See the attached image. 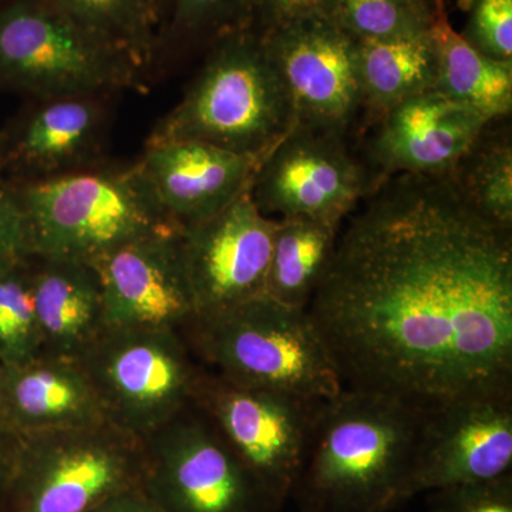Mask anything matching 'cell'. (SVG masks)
Returning <instances> with one entry per match:
<instances>
[{"label":"cell","instance_id":"cell-36","mask_svg":"<svg viewBox=\"0 0 512 512\" xmlns=\"http://www.w3.org/2000/svg\"><path fill=\"white\" fill-rule=\"evenodd\" d=\"M3 366L5 365H3L2 360H0V372H2Z\"/></svg>","mask_w":512,"mask_h":512},{"label":"cell","instance_id":"cell-3","mask_svg":"<svg viewBox=\"0 0 512 512\" xmlns=\"http://www.w3.org/2000/svg\"><path fill=\"white\" fill-rule=\"evenodd\" d=\"M293 126L291 100L261 33L245 26L205 50L200 72L147 143L202 141L262 160Z\"/></svg>","mask_w":512,"mask_h":512},{"label":"cell","instance_id":"cell-28","mask_svg":"<svg viewBox=\"0 0 512 512\" xmlns=\"http://www.w3.org/2000/svg\"><path fill=\"white\" fill-rule=\"evenodd\" d=\"M335 19L356 39L424 35L433 19V0H336Z\"/></svg>","mask_w":512,"mask_h":512},{"label":"cell","instance_id":"cell-20","mask_svg":"<svg viewBox=\"0 0 512 512\" xmlns=\"http://www.w3.org/2000/svg\"><path fill=\"white\" fill-rule=\"evenodd\" d=\"M42 353L80 360L107 329L99 274L89 262L30 258Z\"/></svg>","mask_w":512,"mask_h":512},{"label":"cell","instance_id":"cell-1","mask_svg":"<svg viewBox=\"0 0 512 512\" xmlns=\"http://www.w3.org/2000/svg\"><path fill=\"white\" fill-rule=\"evenodd\" d=\"M362 202L306 308L343 387L421 412L512 393V229L448 175H396Z\"/></svg>","mask_w":512,"mask_h":512},{"label":"cell","instance_id":"cell-32","mask_svg":"<svg viewBox=\"0 0 512 512\" xmlns=\"http://www.w3.org/2000/svg\"><path fill=\"white\" fill-rule=\"evenodd\" d=\"M32 258V241L25 211L12 184L0 180V262Z\"/></svg>","mask_w":512,"mask_h":512},{"label":"cell","instance_id":"cell-12","mask_svg":"<svg viewBox=\"0 0 512 512\" xmlns=\"http://www.w3.org/2000/svg\"><path fill=\"white\" fill-rule=\"evenodd\" d=\"M261 36L295 124L348 137L363 111L355 37L333 18L296 20Z\"/></svg>","mask_w":512,"mask_h":512},{"label":"cell","instance_id":"cell-16","mask_svg":"<svg viewBox=\"0 0 512 512\" xmlns=\"http://www.w3.org/2000/svg\"><path fill=\"white\" fill-rule=\"evenodd\" d=\"M276 227L278 220L259 210L247 188L218 214L183 229L198 316L264 295Z\"/></svg>","mask_w":512,"mask_h":512},{"label":"cell","instance_id":"cell-19","mask_svg":"<svg viewBox=\"0 0 512 512\" xmlns=\"http://www.w3.org/2000/svg\"><path fill=\"white\" fill-rule=\"evenodd\" d=\"M109 421L80 360L42 355L0 372V423L18 436Z\"/></svg>","mask_w":512,"mask_h":512},{"label":"cell","instance_id":"cell-14","mask_svg":"<svg viewBox=\"0 0 512 512\" xmlns=\"http://www.w3.org/2000/svg\"><path fill=\"white\" fill-rule=\"evenodd\" d=\"M109 94L30 100L0 131V180L35 183L106 163Z\"/></svg>","mask_w":512,"mask_h":512},{"label":"cell","instance_id":"cell-33","mask_svg":"<svg viewBox=\"0 0 512 512\" xmlns=\"http://www.w3.org/2000/svg\"><path fill=\"white\" fill-rule=\"evenodd\" d=\"M20 437L0 423V512H10Z\"/></svg>","mask_w":512,"mask_h":512},{"label":"cell","instance_id":"cell-9","mask_svg":"<svg viewBox=\"0 0 512 512\" xmlns=\"http://www.w3.org/2000/svg\"><path fill=\"white\" fill-rule=\"evenodd\" d=\"M320 403L234 383L204 367L192 397L279 511L291 500Z\"/></svg>","mask_w":512,"mask_h":512},{"label":"cell","instance_id":"cell-18","mask_svg":"<svg viewBox=\"0 0 512 512\" xmlns=\"http://www.w3.org/2000/svg\"><path fill=\"white\" fill-rule=\"evenodd\" d=\"M261 160L194 140L146 143L136 161L165 217L185 229L208 220L249 188Z\"/></svg>","mask_w":512,"mask_h":512},{"label":"cell","instance_id":"cell-21","mask_svg":"<svg viewBox=\"0 0 512 512\" xmlns=\"http://www.w3.org/2000/svg\"><path fill=\"white\" fill-rule=\"evenodd\" d=\"M356 72L367 124L396 104L437 89L439 82L429 32L402 39H356Z\"/></svg>","mask_w":512,"mask_h":512},{"label":"cell","instance_id":"cell-22","mask_svg":"<svg viewBox=\"0 0 512 512\" xmlns=\"http://www.w3.org/2000/svg\"><path fill=\"white\" fill-rule=\"evenodd\" d=\"M429 35L439 64L437 90L480 111L487 119L511 117L512 63L484 56L456 32L448 18L446 0H433Z\"/></svg>","mask_w":512,"mask_h":512},{"label":"cell","instance_id":"cell-30","mask_svg":"<svg viewBox=\"0 0 512 512\" xmlns=\"http://www.w3.org/2000/svg\"><path fill=\"white\" fill-rule=\"evenodd\" d=\"M426 512H512V473L485 483L433 491Z\"/></svg>","mask_w":512,"mask_h":512},{"label":"cell","instance_id":"cell-4","mask_svg":"<svg viewBox=\"0 0 512 512\" xmlns=\"http://www.w3.org/2000/svg\"><path fill=\"white\" fill-rule=\"evenodd\" d=\"M183 335L204 369L231 382L318 402L345 389L306 309L268 296L197 316Z\"/></svg>","mask_w":512,"mask_h":512},{"label":"cell","instance_id":"cell-15","mask_svg":"<svg viewBox=\"0 0 512 512\" xmlns=\"http://www.w3.org/2000/svg\"><path fill=\"white\" fill-rule=\"evenodd\" d=\"M183 229L127 242L92 262L103 289L107 329L184 333L198 306L185 264Z\"/></svg>","mask_w":512,"mask_h":512},{"label":"cell","instance_id":"cell-8","mask_svg":"<svg viewBox=\"0 0 512 512\" xmlns=\"http://www.w3.org/2000/svg\"><path fill=\"white\" fill-rule=\"evenodd\" d=\"M107 419L144 440L190 406L202 366L183 333L106 329L80 359Z\"/></svg>","mask_w":512,"mask_h":512},{"label":"cell","instance_id":"cell-34","mask_svg":"<svg viewBox=\"0 0 512 512\" xmlns=\"http://www.w3.org/2000/svg\"><path fill=\"white\" fill-rule=\"evenodd\" d=\"M90 512H165L144 491L143 487L134 488V490L126 491L104 501L99 507L94 508Z\"/></svg>","mask_w":512,"mask_h":512},{"label":"cell","instance_id":"cell-11","mask_svg":"<svg viewBox=\"0 0 512 512\" xmlns=\"http://www.w3.org/2000/svg\"><path fill=\"white\" fill-rule=\"evenodd\" d=\"M373 188V175L350 151L348 137L295 124L262 158L249 192L266 217L343 224Z\"/></svg>","mask_w":512,"mask_h":512},{"label":"cell","instance_id":"cell-6","mask_svg":"<svg viewBox=\"0 0 512 512\" xmlns=\"http://www.w3.org/2000/svg\"><path fill=\"white\" fill-rule=\"evenodd\" d=\"M150 76L47 0H0V92L30 100L146 90Z\"/></svg>","mask_w":512,"mask_h":512},{"label":"cell","instance_id":"cell-2","mask_svg":"<svg viewBox=\"0 0 512 512\" xmlns=\"http://www.w3.org/2000/svg\"><path fill=\"white\" fill-rule=\"evenodd\" d=\"M423 416L365 390L323 400L291 497L299 512H390L409 501Z\"/></svg>","mask_w":512,"mask_h":512},{"label":"cell","instance_id":"cell-35","mask_svg":"<svg viewBox=\"0 0 512 512\" xmlns=\"http://www.w3.org/2000/svg\"><path fill=\"white\" fill-rule=\"evenodd\" d=\"M154 2H156L158 12H160L164 25L165 19H167L168 16V12H170L171 3H173V0H154Z\"/></svg>","mask_w":512,"mask_h":512},{"label":"cell","instance_id":"cell-24","mask_svg":"<svg viewBox=\"0 0 512 512\" xmlns=\"http://www.w3.org/2000/svg\"><path fill=\"white\" fill-rule=\"evenodd\" d=\"M511 117L490 120L458 158L451 183L485 220L512 229Z\"/></svg>","mask_w":512,"mask_h":512},{"label":"cell","instance_id":"cell-17","mask_svg":"<svg viewBox=\"0 0 512 512\" xmlns=\"http://www.w3.org/2000/svg\"><path fill=\"white\" fill-rule=\"evenodd\" d=\"M490 119L440 90L396 104L369 126L367 168L375 187L396 175L444 177Z\"/></svg>","mask_w":512,"mask_h":512},{"label":"cell","instance_id":"cell-31","mask_svg":"<svg viewBox=\"0 0 512 512\" xmlns=\"http://www.w3.org/2000/svg\"><path fill=\"white\" fill-rule=\"evenodd\" d=\"M335 10L336 0H251L249 26L266 33L296 20L335 19Z\"/></svg>","mask_w":512,"mask_h":512},{"label":"cell","instance_id":"cell-26","mask_svg":"<svg viewBox=\"0 0 512 512\" xmlns=\"http://www.w3.org/2000/svg\"><path fill=\"white\" fill-rule=\"evenodd\" d=\"M251 0H173L158 36L156 69L205 52L225 33L249 26Z\"/></svg>","mask_w":512,"mask_h":512},{"label":"cell","instance_id":"cell-5","mask_svg":"<svg viewBox=\"0 0 512 512\" xmlns=\"http://www.w3.org/2000/svg\"><path fill=\"white\" fill-rule=\"evenodd\" d=\"M10 184V183H9ZM28 220L32 256L92 262L134 239L181 229L168 220L136 163H103L12 184Z\"/></svg>","mask_w":512,"mask_h":512},{"label":"cell","instance_id":"cell-27","mask_svg":"<svg viewBox=\"0 0 512 512\" xmlns=\"http://www.w3.org/2000/svg\"><path fill=\"white\" fill-rule=\"evenodd\" d=\"M42 355L33 306L30 258L0 262V360L18 365Z\"/></svg>","mask_w":512,"mask_h":512},{"label":"cell","instance_id":"cell-29","mask_svg":"<svg viewBox=\"0 0 512 512\" xmlns=\"http://www.w3.org/2000/svg\"><path fill=\"white\" fill-rule=\"evenodd\" d=\"M468 10L461 36L484 56L512 63V0H470Z\"/></svg>","mask_w":512,"mask_h":512},{"label":"cell","instance_id":"cell-10","mask_svg":"<svg viewBox=\"0 0 512 512\" xmlns=\"http://www.w3.org/2000/svg\"><path fill=\"white\" fill-rule=\"evenodd\" d=\"M143 441V488L165 512H279L194 404Z\"/></svg>","mask_w":512,"mask_h":512},{"label":"cell","instance_id":"cell-23","mask_svg":"<svg viewBox=\"0 0 512 512\" xmlns=\"http://www.w3.org/2000/svg\"><path fill=\"white\" fill-rule=\"evenodd\" d=\"M342 225L302 215L278 218L264 295L291 308H308L335 254Z\"/></svg>","mask_w":512,"mask_h":512},{"label":"cell","instance_id":"cell-7","mask_svg":"<svg viewBox=\"0 0 512 512\" xmlns=\"http://www.w3.org/2000/svg\"><path fill=\"white\" fill-rule=\"evenodd\" d=\"M143 478L144 441L111 421L30 434L20 437L10 512H90Z\"/></svg>","mask_w":512,"mask_h":512},{"label":"cell","instance_id":"cell-25","mask_svg":"<svg viewBox=\"0 0 512 512\" xmlns=\"http://www.w3.org/2000/svg\"><path fill=\"white\" fill-rule=\"evenodd\" d=\"M74 25L120 50L151 76L163 19L154 0H47Z\"/></svg>","mask_w":512,"mask_h":512},{"label":"cell","instance_id":"cell-13","mask_svg":"<svg viewBox=\"0 0 512 512\" xmlns=\"http://www.w3.org/2000/svg\"><path fill=\"white\" fill-rule=\"evenodd\" d=\"M512 473V393L481 394L424 412L407 497Z\"/></svg>","mask_w":512,"mask_h":512}]
</instances>
